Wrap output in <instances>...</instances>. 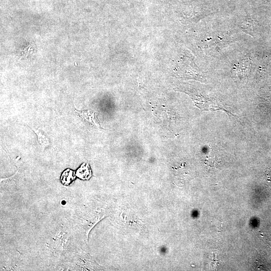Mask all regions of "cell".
Masks as SVG:
<instances>
[{"label": "cell", "mask_w": 271, "mask_h": 271, "mask_svg": "<svg viewBox=\"0 0 271 271\" xmlns=\"http://www.w3.org/2000/svg\"><path fill=\"white\" fill-rule=\"evenodd\" d=\"M74 110L77 115L86 123L97 128L100 127L99 122L94 111L92 110H79L76 109Z\"/></svg>", "instance_id": "cell-1"}, {"label": "cell", "mask_w": 271, "mask_h": 271, "mask_svg": "<svg viewBox=\"0 0 271 271\" xmlns=\"http://www.w3.org/2000/svg\"><path fill=\"white\" fill-rule=\"evenodd\" d=\"M91 170L88 163H83L77 170L76 176L82 180H88L91 177Z\"/></svg>", "instance_id": "cell-2"}, {"label": "cell", "mask_w": 271, "mask_h": 271, "mask_svg": "<svg viewBox=\"0 0 271 271\" xmlns=\"http://www.w3.org/2000/svg\"><path fill=\"white\" fill-rule=\"evenodd\" d=\"M34 132L37 135L38 142L43 149L49 146L50 144V140L47 135L40 129H33Z\"/></svg>", "instance_id": "cell-3"}, {"label": "cell", "mask_w": 271, "mask_h": 271, "mask_svg": "<svg viewBox=\"0 0 271 271\" xmlns=\"http://www.w3.org/2000/svg\"><path fill=\"white\" fill-rule=\"evenodd\" d=\"M76 174L72 170L67 169L65 170L61 175V181L65 185H69L75 179Z\"/></svg>", "instance_id": "cell-4"}]
</instances>
